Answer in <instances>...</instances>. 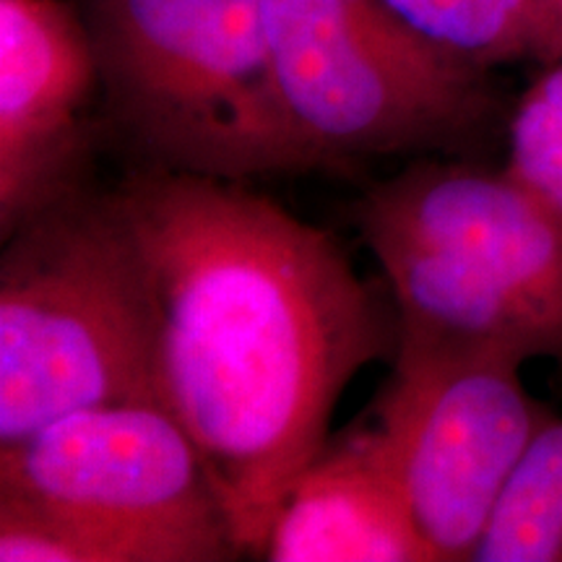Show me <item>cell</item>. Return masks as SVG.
Wrapping results in <instances>:
<instances>
[{
  "label": "cell",
  "mask_w": 562,
  "mask_h": 562,
  "mask_svg": "<svg viewBox=\"0 0 562 562\" xmlns=\"http://www.w3.org/2000/svg\"><path fill=\"white\" fill-rule=\"evenodd\" d=\"M149 273L159 404L206 461L243 554L261 558L351 378L396 357L331 232L245 182L138 167L115 188Z\"/></svg>",
  "instance_id": "6da1fadb"
},
{
  "label": "cell",
  "mask_w": 562,
  "mask_h": 562,
  "mask_svg": "<svg viewBox=\"0 0 562 562\" xmlns=\"http://www.w3.org/2000/svg\"><path fill=\"white\" fill-rule=\"evenodd\" d=\"M398 334L562 362V211L508 167L414 159L349 206Z\"/></svg>",
  "instance_id": "7a4b0ae2"
},
{
  "label": "cell",
  "mask_w": 562,
  "mask_h": 562,
  "mask_svg": "<svg viewBox=\"0 0 562 562\" xmlns=\"http://www.w3.org/2000/svg\"><path fill=\"white\" fill-rule=\"evenodd\" d=\"M104 115L144 167L248 182L323 170L294 123L261 0H87Z\"/></svg>",
  "instance_id": "3957f363"
},
{
  "label": "cell",
  "mask_w": 562,
  "mask_h": 562,
  "mask_svg": "<svg viewBox=\"0 0 562 562\" xmlns=\"http://www.w3.org/2000/svg\"><path fill=\"white\" fill-rule=\"evenodd\" d=\"M125 402H159L157 315L121 201L89 186L3 240L0 446Z\"/></svg>",
  "instance_id": "277c9868"
},
{
  "label": "cell",
  "mask_w": 562,
  "mask_h": 562,
  "mask_svg": "<svg viewBox=\"0 0 562 562\" xmlns=\"http://www.w3.org/2000/svg\"><path fill=\"white\" fill-rule=\"evenodd\" d=\"M235 558L206 461L159 402L91 406L0 446L3 562Z\"/></svg>",
  "instance_id": "5b68a950"
},
{
  "label": "cell",
  "mask_w": 562,
  "mask_h": 562,
  "mask_svg": "<svg viewBox=\"0 0 562 562\" xmlns=\"http://www.w3.org/2000/svg\"><path fill=\"white\" fill-rule=\"evenodd\" d=\"M294 123L328 161L467 154L497 97L487 68L442 50L383 0H261Z\"/></svg>",
  "instance_id": "8992f818"
},
{
  "label": "cell",
  "mask_w": 562,
  "mask_h": 562,
  "mask_svg": "<svg viewBox=\"0 0 562 562\" xmlns=\"http://www.w3.org/2000/svg\"><path fill=\"white\" fill-rule=\"evenodd\" d=\"M524 364L487 344L398 334L372 425L438 562L474 560L513 472L552 419L524 389Z\"/></svg>",
  "instance_id": "52a82bcc"
},
{
  "label": "cell",
  "mask_w": 562,
  "mask_h": 562,
  "mask_svg": "<svg viewBox=\"0 0 562 562\" xmlns=\"http://www.w3.org/2000/svg\"><path fill=\"white\" fill-rule=\"evenodd\" d=\"M94 45L66 0H0V237L89 188Z\"/></svg>",
  "instance_id": "ba28073f"
},
{
  "label": "cell",
  "mask_w": 562,
  "mask_h": 562,
  "mask_svg": "<svg viewBox=\"0 0 562 562\" xmlns=\"http://www.w3.org/2000/svg\"><path fill=\"white\" fill-rule=\"evenodd\" d=\"M271 562H438L372 422L328 438L273 518Z\"/></svg>",
  "instance_id": "9c48e42d"
},
{
  "label": "cell",
  "mask_w": 562,
  "mask_h": 562,
  "mask_svg": "<svg viewBox=\"0 0 562 562\" xmlns=\"http://www.w3.org/2000/svg\"><path fill=\"white\" fill-rule=\"evenodd\" d=\"M442 50L490 68L562 58V19L550 0H383Z\"/></svg>",
  "instance_id": "30bf717a"
},
{
  "label": "cell",
  "mask_w": 562,
  "mask_h": 562,
  "mask_svg": "<svg viewBox=\"0 0 562 562\" xmlns=\"http://www.w3.org/2000/svg\"><path fill=\"white\" fill-rule=\"evenodd\" d=\"M474 562H562V417L547 422L513 472Z\"/></svg>",
  "instance_id": "8fae6325"
},
{
  "label": "cell",
  "mask_w": 562,
  "mask_h": 562,
  "mask_svg": "<svg viewBox=\"0 0 562 562\" xmlns=\"http://www.w3.org/2000/svg\"><path fill=\"white\" fill-rule=\"evenodd\" d=\"M508 123V170L562 211V58L542 66Z\"/></svg>",
  "instance_id": "7c38bea8"
},
{
  "label": "cell",
  "mask_w": 562,
  "mask_h": 562,
  "mask_svg": "<svg viewBox=\"0 0 562 562\" xmlns=\"http://www.w3.org/2000/svg\"><path fill=\"white\" fill-rule=\"evenodd\" d=\"M550 3H552V9L558 11V16L562 19V0H550Z\"/></svg>",
  "instance_id": "4fadbf2b"
}]
</instances>
